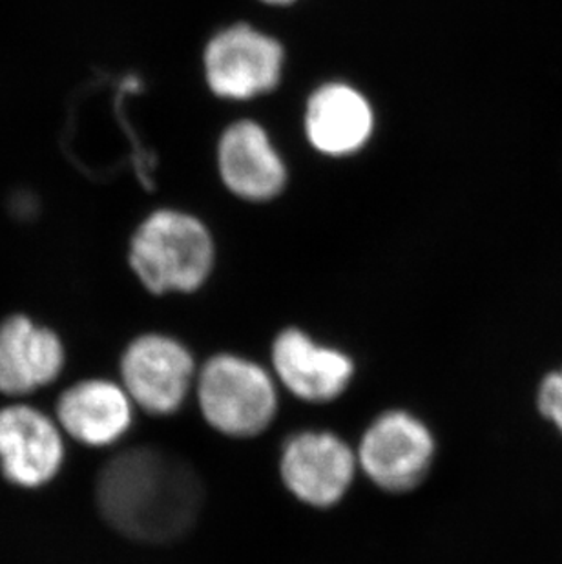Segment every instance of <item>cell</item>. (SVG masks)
<instances>
[{
    "label": "cell",
    "instance_id": "cell-1",
    "mask_svg": "<svg viewBox=\"0 0 562 564\" xmlns=\"http://www.w3.org/2000/svg\"><path fill=\"white\" fill-rule=\"evenodd\" d=\"M202 501V482L192 466L155 447L119 453L97 480V505L108 524L147 543L185 535Z\"/></svg>",
    "mask_w": 562,
    "mask_h": 564
},
{
    "label": "cell",
    "instance_id": "cell-2",
    "mask_svg": "<svg viewBox=\"0 0 562 564\" xmlns=\"http://www.w3.org/2000/svg\"><path fill=\"white\" fill-rule=\"evenodd\" d=\"M213 238L202 221L161 210L150 216L130 246V265L150 293H194L213 271Z\"/></svg>",
    "mask_w": 562,
    "mask_h": 564
},
{
    "label": "cell",
    "instance_id": "cell-3",
    "mask_svg": "<svg viewBox=\"0 0 562 564\" xmlns=\"http://www.w3.org/2000/svg\"><path fill=\"white\" fill-rule=\"evenodd\" d=\"M196 393L207 424L227 437H258L277 416V383L260 364L238 355L207 360L197 373Z\"/></svg>",
    "mask_w": 562,
    "mask_h": 564
},
{
    "label": "cell",
    "instance_id": "cell-4",
    "mask_svg": "<svg viewBox=\"0 0 562 564\" xmlns=\"http://www.w3.org/2000/svg\"><path fill=\"white\" fill-rule=\"evenodd\" d=\"M435 438L424 422L406 411H386L367 427L358 466L383 491L406 494L430 474Z\"/></svg>",
    "mask_w": 562,
    "mask_h": 564
},
{
    "label": "cell",
    "instance_id": "cell-5",
    "mask_svg": "<svg viewBox=\"0 0 562 564\" xmlns=\"http://www.w3.org/2000/svg\"><path fill=\"white\" fill-rule=\"evenodd\" d=\"M196 377L191 351L172 336H139L122 355V388L150 415L180 410Z\"/></svg>",
    "mask_w": 562,
    "mask_h": 564
},
{
    "label": "cell",
    "instance_id": "cell-6",
    "mask_svg": "<svg viewBox=\"0 0 562 564\" xmlns=\"http://www.w3.org/2000/svg\"><path fill=\"white\" fill-rule=\"evenodd\" d=\"M356 466L353 447L329 432L296 433L287 441L280 460L287 490L314 508L338 505L353 485Z\"/></svg>",
    "mask_w": 562,
    "mask_h": 564
},
{
    "label": "cell",
    "instance_id": "cell-7",
    "mask_svg": "<svg viewBox=\"0 0 562 564\" xmlns=\"http://www.w3.org/2000/svg\"><path fill=\"white\" fill-rule=\"evenodd\" d=\"M281 63L280 44L245 24L216 35L205 54L208 85L230 99H249L274 88Z\"/></svg>",
    "mask_w": 562,
    "mask_h": 564
},
{
    "label": "cell",
    "instance_id": "cell-8",
    "mask_svg": "<svg viewBox=\"0 0 562 564\" xmlns=\"http://www.w3.org/2000/svg\"><path fill=\"white\" fill-rule=\"evenodd\" d=\"M64 460L61 430L30 405L0 410V466L6 479L22 488L48 485Z\"/></svg>",
    "mask_w": 562,
    "mask_h": 564
},
{
    "label": "cell",
    "instance_id": "cell-9",
    "mask_svg": "<svg viewBox=\"0 0 562 564\" xmlns=\"http://www.w3.org/2000/svg\"><path fill=\"white\" fill-rule=\"evenodd\" d=\"M272 368L287 391L311 404L338 399L355 375V364L345 352L316 344L296 327L277 336Z\"/></svg>",
    "mask_w": 562,
    "mask_h": 564
},
{
    "label": "cell",
    "instance_id": "cell-10",
    "mask_svg": "<svg viewBox=\"0 0 562 564\" xmlns=\"http://www.w3.org/2000/svg\"><path fill=\"white\" fill-rule=\"evenodd\" d=\"M63 368L64 347L54 330L26 316L0 325V393H33L57 380Z\"/></svg>",
    "mask_w": 562,
    "mask_h": 564
},
{
    "label": "cell",
    "instance_id": "cell-11",
    "mask_svg": "<svg viewBox=\"0 0 562 564\" xmlns=\"http://www.w3.org/2000/svg\"><path fill=\"white\" fill-rule=\"evenodd\" d=\"M132 404L122 386L101 378L85 380L61 394L57 421L85 446H112L132 426Z\"/></svg>",
    "mask_w": 562,
    "mask_h": 564
},
{
    "label": "cell",
    "instance_id": "cell-12",
    "mask_svg": "<svg viewBox=\"0 0 562 564\" xmlns=\"http://www.w3.org/2000/svg\"><path fill=\"white\" fill-rule=\"evenodd\" d=\"M219 171L227 187L252 202L278 196L285 185V169L267 133L258 124H234L219 143Z\"/></svg>",
    "mask_w": 562,
    "mask_h": 564
},
{
    "label": "cell",
    "instance_id": "cell-13",
    "mask_svg": "<svg viewBox=\"0 0 562 564\" xmlns=\"http://www.w3.org/2000/svg\"><path fill=\"white\" fill-rule=\"evenodd\" d=\"M305 127L311 143L325 154H350L371 135V108L349 86H324L309 101Z\"/></svg>",
    "mask_w": 562,
    "mask_h": 564
},
{
    "label": "cell",
    "instance_id": "cell-14",
    "mask_svg": "<svg viewBox=\"0 0 562 564\" xmlns=\"http://www.w3.org/2000/svg\"><path fill=\"white\" fill-rule=\"evenodd\" d=\"M537 410L562 433V366L542 378L537 389Z\"/></svg>",
    "mask_w": 562,
    "mask_h": 564
},
{
    "label": "cell",
    "instance_id": "cell-15",
    "mask_svg": "<svg viewBox=\"0 0 562 564\" xmlns=\"http://www.w3.org/2000/svg\"><path fill=\"white\" fill-rule=\"evenodd\" d=\"M266 2H272V4H285V2H292V0H266Z\"/></svg>",
    "mask_w": 562,
    "mask_h": 564
}]
</instances>
